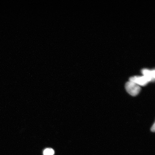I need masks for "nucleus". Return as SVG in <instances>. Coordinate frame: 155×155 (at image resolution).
<instances>
[{
    "label": "nucleus",
    "mask_w": 155,
    "mask_h": 155,
    "mask_svg": "<svg viewBox=\"0 0 155 155\" xmlns=\"http://www.w3.org/2000/svg\"><path fill=\"white\" fill-rule=\"evenodd\" d=\"M125 87L127 93L133 96L138 95L141 89L140 86L130 81L126 83Z\"/></svg>",
    "instance_id": "f257e3e1"
},
{
    "label": "nucleus",
    "mask_w": 155,
    "mask_h": 155,
    "mask_svg": "<svg viewBox=\"0 0 155 155\" xmlns=\"http://www.w3.org/2000/svg\"><path fill=\"white\" fill-rule=\"evenodd\" d=\"M129 80V81L136 83L140 86H146L149 82H150V79L144 75L131 77Z\"/></svg>",
    "instance_id": "f03ea898"
},
{
    "label": "nucleus",
    "mask_w": 155,
    "mask_h": 155,
    "mask_svg": "<svg viewBox=\"0 0 155 155\" xmlns=\"http://www.w3.org/2000/svg\"><path fill=\"white\" fill-rule=\"evenodd\" d=\"M142 73L143 75L148 78L150 81H154L155 80V70H150L148 69H143Z\"/></svg>",
    "instance_id": "7ed1b4c3"
},
{
    "label": "nucleus",
    "mask_w": 155,
    "mask_h": 155,
    "mask_svg": "<svg viewBox=\"0 0 155 155\" xmlns=\"http://www.w3.org/2000/svg\"><path fill=\"white\" fill-rule=\"evenodd\" d=\"M54 154V151L51 148L46 149L44 152V155H53Z\"/></svg>",
    "instance_id": "20e7f679"
},
{
    "label": "nucleus",
    "mask_w": 155,
    "mask_h": 155,
    "mask_svg": "<svg viewBox=\"0 0 155 155\" xmlns=\"http://www.w3.org/2000/svg\"><path fill=\"white\" fill-rule=\"evenodd\" d=\"M155 123L153 124V125L152 126V127L151 128V131L153 132H154L155 130Z\"/></svg>",
    "instance_id": "39448f33"
}]
</instances>
